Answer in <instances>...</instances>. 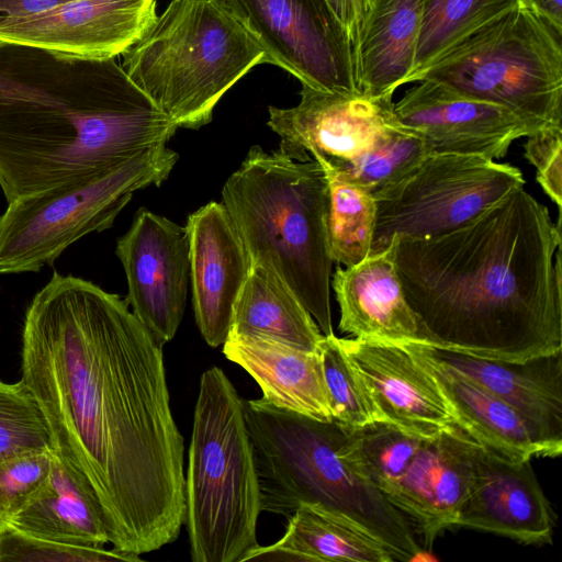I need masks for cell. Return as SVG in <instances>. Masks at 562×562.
<instances>
[{
	"mask_svg": "<svg viewBox=\"0 0 562 562\" xmlns=\"http://www.w3.org/2000/svg\"><path fill=\"white\" fill-rule=\"evenodd\" d=\"M21 380L53 450L82 473L135 554L177 540L184 522L183 437L170 407L162 345L125 300L54 271L22 327Z\"/></svg>",
	"mask_w": 562,
	"mask_h": 562,
	"instance_id": "cell-1",
	"label": "cell"
},
{
	"mask_svg": "<svg viewBox=\"0 0 562 562\" xmlns=\"http://www.w3.org/2000/svg\"><path fill=\"white\" fill-rule=\"evenodd\" d=\"M560 245V216L524 187L456 229L396 238L423 342L503 360L562 350Z\"/></svg>",
	"mask_w": 562,
	"mask_h": 562,
	"instance_id": "cell-2",
	"label": "cell"
},
{
	"mask_svg": "<svg viewBox=\"0 0 562 562\" xmlns=\"http://www.w3.org/2000/svg\"><path fill=\"white\" fill-rule=\"evenodd\" d=\"M178 126L115 58L0 41V187L7 202L166 145Z\"/></svg>",
	"mask_w": 562,
	"mask_h": 562,
	"instance_id": "cell-3",
	"label": "cell"
},
{
	"mask_svg": "<svg viewBox=\"0 0 562 562\" xmlns=\"http://www.w3.org/2000/svg\"><path fill=\"white\" fill-rule=\"evenodd\" d=\"M222 203L250 262L277 273L323 335H333L328 182L321 164L256 145L225 182Z\"/></svg>",
	"mask_w": 562,
	"mask_h": 562,
	"instance_id": "cell-4",
	"label": "cell"
},
{
	"mask_svg": "<svg viewBox=\"0 0 562 562\" xmlns=\"http://www.w3.org/2000/svg\"><path fill=\"white\" fill-rule=\"evenodd\" d=\"M243 411L262 510L290 518L301 503L321 504L369 529L395 560L422 555L405 515L348 460L344 425L283 409L262 398L243 400Z\"/></svg>",
	"mask_w": 562,
	"mask_h": 562,
	"instance_id": "cell-5",
	"label": "cell"
},
{
	"mask_svg": "<svg viewBox=\"0 0 562 562\" xmlns=\"http://www.w3.org/2000/svg\"><path fill=\"white\" fill-rule=\"evenodd\" d=\"M122 68L178 127L206 125L265 49L221 0H171L123 54Z\"/></svg>",
	"mask_w": 562,
	"mask_h": 562,
	"instance_id": "cell-6",
	"label": "cell"
},
{
	"mask_svg": "<svg viewBox=\"0 0 562 562\" xmlns=\"http://www.w3.org/2000/svg\"><path fill=\"white\" fill-rule=\"evenodd\" d=\"M193 562H243L257 542L260 486L243 398L225 372H203L184 474Z\"/></svg>",
	"mask_w": 562,
	"mask_h": 562,
	"instance_id": "cell-7",
	"label": "cell"
},
{
	"mask_svg": "<svg viewBox=\"0 0 562 562\" xmlns=\"http://www.w3.org/2000/svg\"><path fill=\"white\" fill-rule=\"evenodd\" d=\"M562 127V31L525 0L411 75Z\"/></svg>",
	"mask_w": 562,
	"mask_h": 562,
	"instance_id": "cell-8",
	"label": "cell"
},
{
	"mask_svg": "<svg viewBox=\"0 0 562 562\" xmlns=\"http://www.w3.org/2000/svg\"><path fill=\"white\" fill-rule=\"evenodd\" d=\"M178 158L160 145L109 170L9 202L0 216V273L37 272L83 236L110 228L133 193L160 186Z\"/></svg>",
	"mask_w": 562,
	"mask_h": 562,
	"instance_id": "cell-9",
	"label": "cell"
},
{
	"mask_svg": "<svg viewBox=\"0 0 562 562\" xmlns=\"http://www.w3.org/2000/svg\"><path fill=\"white\" fill-rule=\"evenodd\" d=\"M521 171L480 155L428 153L373 195L371 254L395 238H426L456 229L517 188Z\"/></svg>",
	"mask_w": 562,
	"mask_h": 562,
	"instance_id": "cell-10",
	"label": "cell"
},
{
	"mask_svg": "<svg viewBox=\"0 0 562 562\" xmlns=\"http://www.w3.org/2000/svg\"><path fill=\"white\" fill-rule=\"evenodd\" d=\"M265 49L268 64L302 85L360 91L355 50L325 0H221Z\"/></svg>",
	"mask_w": 562,
	"mask_h": 562,
	"instance_id": "cell-11",
	"label": "cell"
},
{
	"mask_svg": "<svg viewBox=\"0 0 562 562\" xmlns=\"http://www.w3.org/2000/svg\"><path fill=\"white\" fill-rule=\"evenodd\" d=\"M292 108L269 106V127L280 136L279 151L294 160L318 157L346 166L400 123L391 97L361 91L328 92L302 85Z\"/></svg>",
	"mask_w": 562,
	"mask_h": 562,
	"instance_id": "cell-12",
	"label": "cell"
},
{
	"mask_svg": "<svg viewBox=\"0 0 562 562\" xmlns=\"http://www.w3.org/2000/svg\"><path fill=\"white\" fill-rule=\"evenodd\" d=\"M189 249L186 226L144 207L116 243L115 252L127 281L125 301L162 346L175 337L183 317Z\"/></svg>",
	"mask_w": 562,
	"mask_h": 562,
	"instance_id": "cell-13",
	"label": "cell"
},
{
	"mask_svg": "<svg viewBox=\"0 0 562 562\" xmlns=\"http://www.w3.org/2000/svg\"><path fill=\"white\" fill-rule=\"evenodd\" d=\"M394 103L398 123L425 139L430 153L503 158L512 144L546 128L494 102L424 79Z\"/></svg>",
	"mask_w": 562,
	"mask_h": 562,
	"instance_id": "cell-14",
	"label": "cell"
},
{
	"mask_svg": "<svg viewBox=\"0 0 562 562\" xmlns=\"http://www.w3.org/2000/svg\"><path fill=\"white\" fill-rule=\"evenodd\" d=\"M156 0H71L0 21V41L86 58H115L157 19Z\"/></svg>",
	"mask_w": 562,
	"mask_h": 562,
	"instance_id": "cell-15",
	"label": "cell"
},
{
	"mask_svg": "<svg viewBox=\"0 0 562 562\" xmlns=\"http://www.w3.org/2000/svg\"><path fill=\"white\" fill-rule=\"evenodd\" d=\"M454 526L527 544L551 543V510L530 459H512L476 442L472 483Z\"/></svg>",
	"mask_w": 562,
	"mask_h": 562,
	"instance_id": "cell-16",
	"label": "cell"
},
{
	"mask_svg": "<svg viewBox=\"0 0 562 562\" xmlns=\"http://www.w3.org/2000/svg\"><path fill=\"white\" fill-rule=\"evenodd\" d=\"M340 342L381 420L420 438L457 425L431 374L403 345L356 337Z\"/></svg>",
	"mask_w": 562,
	"mask_h": 562,
	"instance_id": "cell-17",
	"label": "cell"
},
{
	"mask_svg": "<svg viewBox=\"0 0 562 562\" xmlns=\"http://www.w3.org/2000/svg\"><path fill=\"white\" fill-rule=\"evenodd\" d=\"M408 344L513 406L527 420L548 457L561 454L562 350L526 360H503L425 342Z\"/></svg>",
	"mask_w": 562,
	"mask_h": 562,
	"instance_id": "cell-18",
	"label": "cell"
},
{
	"mask_svg": "<svg viewBox=\"0 0 562 562\" xmlns=\"http://www.w3.org/2000/svg\"><path fill=\"white\" fill-rule=\"evenodd\" d=\"M186 228L195 322L205 342L215 348L229 334L251 262L222 202H210L190 214Z\"/></svg>",
	"mask_w": 562,
	"mask_h": 562,
	"instance_id": "cell-19",
	"label": "cell"
},
{
	"mask_svg": "<svg viewBox=\"0 0 562 562\" xmlns=\"http://www.w3.org/2000/svg\"><path fill=\"white\" fill-rule=\"evenodd\" d=\"M475 443L458 424L423 439L408 470L384 494L414 519L426 548L454 526L472 483Z\"/></svg>",
	"mask_w": 562,
	"mask_h": 562,
	"instance_id": "cell-20",
	"label": "cell"
},
{
	"mask_svg": "<svg viewBox=\"0 0 562 562\" xmlns=\"http://www.w3.org/2000/svg\"><path fill=\"white\" fill-rule=\"evenodd\" d=\"M395 245L396 238L384 250L336 269L331 285L341 333L394 344L423 342L396 269Z\"/></svg>",
	"mask_w": 562,
	"mask_h": 562,
	"instance_id": "cell-21",
	"label": "cell"
},
{
	"mask_svg": "<svg viewBox=\"0 0 562 562\" xmlns=\"http://www.w3.org/2000/svg\"><path fill=\"white\" fill-rule=\"evenodd\" d=\"M5 525L69 546L104 547L113 541L110 520L93 486L55 452L45 482Z\"/></svg>",
	"mask_w": 562,
	"mask_h": 562,
	"instance_id": "cell-22",
	"label": "cell"
},
{
	"mask_svg": "<svg viewBox=\"0 0 562 562\" xmlns=\"http://www.w3.org/2000/svg\"><path fill=\"white\" fill-rule=\"evenodd\" d=\"M223 353L254 378L263 401L315 419L333 420L318 351L228 334Z\"/></svg>",
	"mask_w": 562,
	"mask_h": 562,
	"instance_id": "cell-23",
	"label": "cell"
},
{
	"mask_svg": "<svg viewBox=\"0 0 562 562\" xmlns=\"http://www.w3.org/2000/svg\"><path fill=\"white\" fill-rule=\"evenodd\" d=\"M403 345L431 374L457 424L476 442L512 459L548 457L524 416L464 375Z\"/></svg>",
	"mask_w": 562,
	"mask_h": 562,
	"instance_id": "cell-24",
	"label": "cell"
},
{
	"mask_svg": "<svg viewBox=\"0 0 562 562\" xmlns=\"http://www.w3.org/2000/svg\"><path fill=\"white\" fill-rule=\"evenodd\" d=\"M392 562L389 547L347 515L316 503H301L283 537L254 548L244 561Z\"/></svg>",
	"mask_w": 562,
	"mask_h": 562,
	"instance_id": "cell-25",
	"label": "cell"
},
{
	"mask_svg": "<svg viewBox=\"0 0 562 562\" xmlns=\"http://www.w3.org/2000/svg\"><path fill=\"white\" fill-rule=\"evenodd\" d=\"M424 0H372L358 44V87L391 97L413 71Z\"/></svg>",
	"mask_w": 562,
	"mask_h": 562,
	"instance_id": "cell-26",
	"label": "cell"
},
{
	"mask_svg": "<svg viewBox=\"0 0 562 562\" xmlns=\"http://www.w3.org/2000/svg\"><path fill=\"white\" fill-rule=\"evenodd\" d=\"M229 334L269 338L307 351H318L324 339L288 284L255 262L235 302Z\"/></svg>",
	"mask_w": 562,
	"mask_h": 562,
	"instance_id": "cell-27",
	"label": "cell"
},
{
	"mask_svg": "<svg viewBox=\"0 0 562 562\" xmlns=\"http://www.w3.org/2000/svg\"><path fill=\"white\" fill-rule=\"evenodd\" d=\"M328 182V239L334 262L353 266L370 255L376 221L372 192L321 158Z\"/></svg>",
	"mask_w": 562,
	"mask_h": 562,
	"instance_id": "cell-28",
	"label": "cell"
},
{
	"mask_svg": "<svg viewBox=\"0 0 562 562\" xmlns=\"http://www.w3.org/2000/svg\"><path fill=\"white\" fill-rule=\"evenodd\" d=\"M344 427L348 460L383 494L405 474L425 439L384 420Z\"/></svg>",
	"mask_w": 562,
	"mask_h": 562,
	"instance_id": "cell-29",
	"label": "cell"
},
{
	"mask_svg": "<svg viewBox=\"0 0 562 562\" xmlns=\"http://www.w3.org/2000/svg\"><path fill=\"white\" fill-rule=\"evenodd\" d=\"M518 1L424 0L411 75L453 44L514 8Z\"/></svg>",
	"mask_w": 562,
	"mask_h": 562,
	"instance_id": "cell-30",
	"label": "cell"
},
{
	"mask_svg": "<svg viewBox=\"0 0 562 562\" xmlns=\"http://www.w3.org/2000/svg\"><path fill=\"white\" fill-rule=\"evenodd\" d=\"M318 353L333 420L347 427H360L381 420L340 338L334 334L324 336Z\"/></svg>",
	"mask_w": 562,
	"mask_h": 562,
	"instance_id": "cell-31",
	"label": "cell"
},
{
	"mask_svg": "<svg viewBox=\"0 0 562 562\" xmlns=\"http://www.w3.org/2000/svg\"><path fill=\"white\" fill-rule=\"evenodd\" d=\"M428 153L429 148L422 135L398 124L352 162L333 167L374 194Z\"/></svg>",
	"mask_w": 562,
	"mask_h": 562,
	"instance_id": "cell-32",
	"label": "cell"
},
{
	"mask_svg": "<svg viewBox=\"0 0 562 562\" xmlns=\"http://www.w3.org/2000/svg\"><path fill=\"white\" fill-rule=\"evenodd\" d=\"M36 449L53 450L49 428L38 403L22 380L15 383L0 380V461Z\"/></svg>",
	"mask_w": 562,
	"mask_h": 562,
	"instance_id": "cell-33",
	"label": "cell"
},
{
	"mask_svg": "<svg viewBox=\"0 0 562 562\" xmlns=\"http://www.w3.org/2000/svg\"><path fill=\"white\" fill-rule=\"evenodd\" d=\"M108 562L140 561L138 554L115 548L79 547L33 537L12 528L0 526V562Z\"/></svg>",
	"mask_w": 562,
	"mask_h": 562,
	"instance_id": "cell-34",
	"label": "cell"
},
{
	"mask_svg": "<svg viewBox=\"0 0 562 562\" xmlns=\"http://www.w3.org/2000/svg\"><path fill=\"white\" fill-rule=\"evenodd\" d=\"M53 452L30 450L0 461V526L8 524L45 482Z\"/></svg>",
	"mask_w": 562,
	"mask_h": 562,
	"instance_id": "cell-35",
	"label": "cell"
},
{
	"mask_svg": "<svg viewBox=\"0 0 562 562\" xmlns=\"http://www.w3.org/2000/svg\"><path fill=\"white\" fill-rule=\"evenodd\" d=\"M525 157L537 169V181L547 195L562 205V127H546L527 136Z\"/></svg>",
	"mask_w": 562,
	"mask_h": 562,
	"instance_id": "cell-36",
	"label": "cell"
},
{
	"mask_svg": "<svg viewBox=\"0 0 562 562\" xmlns=\"http://www.w3.org/2000/svg\"><path fill=\"white\" fill-rule=\"evenodd\" d=\"M347 35L357 57L358 44L372 0H325ZM358 64V57H357Z\"/></svg>",
	"mask_w": 562,
	"mask_h": 562,
	"instance_id": "cell-37",
	"label": "cell"
},
{
	"mask_svg": "<svg viewBox=\"0 0 562 562\" xmlns=\"http://www.w3.org/2000/svg\"><path fill=\"white\" fill-rule=\"evenodd\" d=\"M71 0H0V21L42 13Z\"/></svg>",
	"mask_w": 562,
	"mask_h": 562,
	"instance_id": "cell-38",
	"label": "cell"
},
{
	"mask_svg": "<svg viewBox=\"0 0 562 562\" xmlns=\"http://www.w3.org/2000/svg\"><path fill=\"white\" fill-rule=\"evenodd\" d=\"M562 31V0H525Z\"/></svg>",
	"mask_w": 562,
	"mask_h": 562,
	"instance_id": "cell-39",
	"label": "cell"
}]
</instances>
